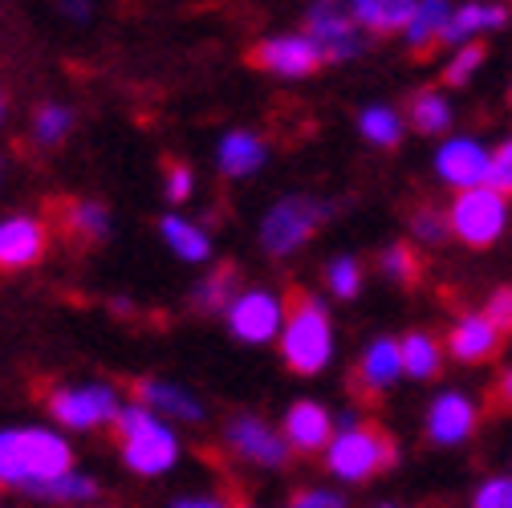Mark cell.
Returning <instances> with one entry per match:
<instances>
[{"label": "cell", "instance_id": "obj_1", "mask_svg": "<svg viewBox=\"0 0 512 508\" xmlns=\"http://www.w3.org/2000/svg\"><path fill=\"white\" fill-rule=\"evenodd\" d=\"M66 472H70V448L61 435L45 427L0 431V484L37 492Z\"/></svg>", "mask_w": 512, "mask_h": 508}, {"label": "cell", "instance_id": "obj_2", "mask_svg": "<svg viewBox=\"0 0 512 508\" xmlns=\"http://www.w3.org/2000/svg\"><path fill=\"white\" fill-rule=\"evenodd\" d=\"M114 431H118V443H122L126 468H135L139 476H159L179 460V443H175L171 427H163L143 407H118Z\"/></svg>", "mask_w": 512, "mask_h": 508}, {"label": "cell", "instance_id": "obj_3", "mask_svg": "<svg viewBox=\"0 0 512 508\" xmlns=\"http://www.w3.org/2000/svg\"><path fill=\"white\" fill-rule=\"evenodd\" d=\"M281 350L297 374L326 370V362L334 354V330H330V317L317 297H297L293 313L281 322Z\"/></svg>", "mask_w": 512, "mask_h": 508}, {"label": "cell", "instance_id": "obj_4", "mask_svg": "<svg viewBox=\"0 0 512 508\" xmlns=\"http://www.w3.org/2000/svg\"><path fill=\"white\" fill-rule=\"evenodd\" d=\"M330 472L338 480H370L378 468L395 464V443L374 427H342L330 435Z\"/></svg>", "mask_w": 512, "mask_h": 508}, {"label": "cell", "instance_id": "obj_5", "mask_svg": "<svg viewBox=\"0 0 512 508\" xmlns=\"http://www.w3.org/2000/svg\"><path fill=\"white\" fill-rule=\"evenodd\" d=\"M504 224H508V204H504V196L488 192V187L460 192V200L452 204V216H447V232H456L472 248L496 244L504 236Z\"/></svg>", "mask_w": 512, "mask_h": 508}, {"label": "cell", "instance_id": "obj_6", "mask_svg": "<svg viewBox=\"0 0 512 508\" xmlns=\"http://www.w3.org/2000/svg\"><path fill=\"white\" fill-rule=\"evenodd\" d=\"M330 216V208L326 204H313V200H281L269 216H265V228H261V240H265V248L273 252V257H285V252H293V248H301L313 232H317V224H322Z\"/></svg>", "mask_w": 512, "mask_h": 508}, {"label": "cell", "instance_id": "obj_7", "mask_svg": "<svg viewBox=\"0 0 512 508\" xmlns=\"http://www.w3.org/2000/svg\"><path fill=\"white\" fill-rule=\"evenodd\" d=\"M285 322V305L269 289H248L228 305V330L240 342H269L281 334Z\"/></svg>", "mask_w": 512, "mask_h": 508}, {"label": "cell", "instance_id": "obj_8", "mask_svg": "<svg viewBox=\"0 0 512 508\" xmlns=\"http://www.w3.org/2000/svg\"><path fill=\"white\" fill-rule=\"evenodd\" d=\"M49 411L66 423V427H78V431H90L98 423H114L118 415V395L98 383V387H74V391H57L49 399Z\"/></svg>", "mask_w": 512, "mask_h": 508}, {"label": "cell", "instance_id": "obj_9", "mask_svg": "<svg viewBox=\"0 0 512 508\" xmlns=\"http://www.w3.org/2000/svg\"><path fill=\"white\" fill-rule=\"evenodd\" d=\"M305 37L317 49H322V61H346V57H354L362 49L358 25L338 5H313L309 9V33Z\"/></svg>", "mask_w": 512, "mask_h": 508}, {"label": "cell", "instance_id": "obj_10", "mask_svg": "<svg viewBox=\"0 0 512 508\" xmlns=\"http://www.w3.org/2000/svg\"><path fill=\"white\" fill-rule=\"evenodd\" d=\"M256 61L273 74H285V78H305L322 66V49H317L305 33L297 37H273L265 45H256Z\"/></svg>", "mask_w": 512, "mask_h": 508}, {"label": "cell", "instance_id": "obj_11", "mask_svg": "<svg viewBox=\"0 0 512 508\" xmlns=\"http://www.w3.org/2000/svg\"><path fill=\"white\" fill-rule=\"evenodd\" d=\"M435 171L452 183V187H484V171H488V151L476 139H447L435 155Z\"/></svg>", "mask_w": 512, "mask_h": 508}, {"label": "cell", "instance_id": "obj_12", "mask_svg": "<svg viewBox=\"0 0 512 508\" xmlns=\"http://www.w3.org/2000/svg\"><path fill=\"white\" fill-rule=\"evenodd\" d=\"M228 443L252 464H265V468H281L289 460V448H285V439L273 435L261 419H236L228 423Z\"/></svg>", "mask_w": 512, "mask_h": 508}, {"label": "cell", "instance_id": "obj_13", "mask_svg": "<svg viewBox=\"0 0 512 508\" xmlns=\"http://www.w3.org/2000/svg\"><path fill=\"white\" fill-rule=\"evenodd\" d=\"M45 252V228L29 216H13L0 224V269H25L41 261Z\"/></svg>", "mask_w": 512, "mask_h": 508}, {"label": "cell", "instance_id": "obj_14", "mask_svg": "<svg viewBox=\"0 0 512 508\" xmlns=\"http://www.w3.org/2000/svg\"><path fill=\"white\" fill-rule=\"evenodd\" d=\"M334 435V419L326 415V407L317 403H293L289 415H285V448H297V452H317L326 448Z\"/></svg>", "mask_w": 512, "mask_h": 508}, {"label": "cell", "instance_id": "obj_15", "mask_svg": "<svg viewBox=\"0 0 512 508\" xmlns=\"http://www.w3.org/2000/svg\"><path fill=\"white\" fill-rule=\"evenodd\" d=\"M476 427V407L464 395H439L427 415V431L435 443H464Z\"/></svg>", "mask_w": 512, "mask_h": 508}, {"label": "cell", "instance_id": "obj_16", "mask_svg": "<svg viewBox=\"0 0 512 508\" xmlns=\"http://www.w3.org/2000/svg\"><path fill=\"white\" fill-rule=\"evenodd\" d=\"M508 21V5H460L447 13L443 29H439V41L443 45H464L472 33H484V29H500Z\"/></svg>", "mask_w": 512, "mask_h": 508}, {"label": "cell", "instance_id": "obj_17", "mask_svg": "<svg viewBox=\"0 0 512 508\" xmlns=\"http://www.w3.org/2000/svg\"><path fill=\"white\" fill-rule=\"evenodd\" d=\"M135 391H139V399H143L139 407L151 411V415H175V419H200V415H204L200 399L187 395V391H179L175 383H155V378H143Z\"/></svg>", "mask_w": 512, "mask_h": 508}, {"label": "cell", "instance_id": "obj_18", "mask_svg": "<svg viewBox=\"0 0 512 508\" xmlns=\"http://www.w3.org/2000/svg\"><path fill=\"white\" fill-rule=\"evenodd\" d=\"M447 346H452V354H456L460 362H484V358L496 354L500 334H496V326L488 322V317L476 313V317H464V322L452 330Z\"/></svg>", "mask_w": 512, "mask_h": 508}, {"label": "cell", "instance_id": "obj_19", "mask_svg": "<svg viewBox=\"0 0 512 508\" xmlns=\"http://www.w3.org/2000/svg\"><path fill=\"white\" fill-rule=\"evenodd\" d=\"M411 13H415L411 0H358V5H350V21L374 29V33L407 29Z\"/></svg>", "mask_w": 512, "mask_h": 508}, {"label": "cell", "instance_id": "obj_20", "mask_svg": "<svg viewBox=\"0 0 512 508\" xmlns=\"http://www.w3.org/2000/svg\"><path fill=\"white\" fill-rule=\"evenodd\" d=\"M265 163V143L252 139L244 131H232L228 139H220V171L228 179H240V175H252L256 167Z\"/></svg>", "mask_w": 512, "mask_h": 508}, {"label": "cell", "instance_id": "obj_21", "mask_svg": "<svg viewBox=\"0 0 512 508\" xmlns=\"http://www.w3.org/2000/svg\"><path fill=\"white\" fill-rule=\"evenodd\" d=\"M399 374H403V366H399V342L378 338V342L366 350V358H362V383H366L370 391H387Z\"/></svg>", "mask_w": 512, "mask_h": 508}, {"label": "cell", "instance_id": "obj_22", "mask_svg": "<svg viewBox=\"0 0 512 508\" xmlns=\"http://www.w3.org/2000/svg\"><path fill=\"white\" fill-rule=\"evenodd\" d=\"M159 232H163V240H167V244L179 252L183 261H204L208 252H212L208 232H204V228H196L191 220H183V216H163Z\"/></svg>", "mask_w": 512, "mask_h": 508}, {"label": "cell", "instance_id": "obj_23", "mask_svg": "<svg viewBox=\"0 0 512 508\" xmlns=\"http://www.w3.org/2000/svg\"><path fill=\"white\" fill-rule=\"evenodd\" d=\"M399 366H403V374H411V378H431V374H439V346H435V338H427V334H407V338L399 342Z\"/></svg>", "mask_w": 512, "mask_h": 508}, {"label": "cell", "instance_id": "obj_24", "mask_svg": "<svg viewBox=\"0 0 512 508\" xmlns=\"http://www.w3.org/2000/svg\"><path fill=\"white\" fill-rule=\"evenodd\" d=\"M447 9L443 0H423V5H415V13H411V21H407V41H411V49H427L431 41H439V29H443V21H447Z\"/></svg>", "mask_w": 512, "mask_h": 508}, {"label": "cell", "instance_id": "obj_25", "mask_svg": "<svg viewBox=\"0 0 512 508\" xmlns=\"http://www.w3.org/2000/svg\"><path fill=\"white\" fill-rule=\"evenodd\" d=\"M358 131H362L370 143H378V147H395L399 135H403V122H399V114L387 110V106H370V110H362V118H358Z\"/></svg>", "mask_w": 512, "mask_h": 508}, {"label": "cell", "instance_id": "obj_26", "mask_svg": "<svg viewBox=\"0 0 512 508\" xmlns=\"http://www.w3.org/2000/svg\"><path fill=\"white\" fill-rule=\"evenodd\" d=\"M411 122L419 126L423 135H435V131H447V122H452V106H447V98H439V94H419L415 102H411Z\"/></svg>", "mask_w": 512, "mask_h": 508}, {"label": "cell", "instance_id": "obj_27", "mask_svg": "<svg viewBox=\"0 0 512 508\" xmlns=\"http://www.w3.org/2000/svg\"><path fill=\"white\" fill-rule=\"evenodd\" d=\"M232 285H236V269H216L204 285H196V305H200V309H208V313L228 309Z\"/></svg>", "mask_w": 512, "mask_h": 508}, {"label": "cell", "instance_id": "obj_28", "mask_svg": "<svg viewBox=\"0 0 512 508\" xmlns=\"http://www.w3.org/2000/svg\"><path fill=\"white\" fill-rule=\"evenodd\" d=\"M94 492H98V488H94V480H90V476H78V472H66V476L49 480L45 488H37V496L66 500V504H74V500H90Z\"/></svg>", "mask_w": 512, "mask_h": 508}, {"label": "cell", "instance_id": "obj_29", "mask_svg": "<svg viewBox=\"0 0 512 508\" xmlns=\"http://www.w3.org/2000/svg\"><path fill=\"white\" fill-rule=\"evenodd\" d=\"M66 131H70V110L66 106H45L41 114H37V122H33V135H37V143H57V139H66Z\"/></svg>", "mask_w": 512, "mask_h": 508}, {"label": "cell", "instance_id": "obj_30", "mask_svg": "<svg viewBox=\"0 0 512 508\" xmlns=\"http://www.w3.org/2000/svg\"><path fill=\"white\" fill-rule=\"evenodd\" d=\"M326 285L338 293V297H354L358 285H362V265L354 257H338L330 269H326Z\"/></svg>", "mask_w": 512, "mask_h": 508}, {"label": "cell", "instance_id": "obj_31", "mask_svg": "<svg viewBox=\"0 0 512 508\" xmlns=\"http://www.w3.org/2000/svg\"><path fill=\"white\" fill-rule=\"evenodd\" d=\"M378 269L387 273V277H395V281H415L419 277V261H415V252L407 244H395V248L382 252Z\"/></svg>", "mask_w": 512, "mask_h": 508}, {"label": "cell", "instance_id": "obj_32", "mask_svg": "<svg viewBox=\"0 0 512 508\" xmlns=\"http://www.w3.org/2000/svg\"><path fill=\"white\" fill-rule=\"evenodd\" d=\"M508 183H512V147H508V143H500V147L488 155L484 187H488V192H496V196H504V192H508Z\"/></svg>", "mask_w": 512, "mask_h": 508}, {"label": "cell", "instance_id": "obj_33", "mask_svg": "<svg viewBox=\"0 0 512 508\" xmlns=\"http://www.w3.org/2000/svg\"><path fill=\"white\" fill-rule=\"evenodd\" d=\"M70 228H78L82 236L98 240V236H106L110 216H106V208H102V204H74V208H70Z\"/></svg>", "mask_w": 512, "mask_h": 508}, {"label": "cell", "instance_id": "obj_34", "mask_svg": "<svg viewBox=\"0 0 512 508\" xmlns=\"http://www.w3.org/2000/svg\"><path fill=\"white\" fill-rule=\"evenodd\" d=\"M480 61H484V49L480 45H464L456 57H452V66L443 70V78H447V86H464L476 70H480Z\"/></svg>", "mask_w": 512, "mask_h": 508}, {"label": "cell", "instance_id": "obj_35", "mask_svg": "<svg viewBox=\"0 0 512 508\" xmlns=\"http://www.w3.org/2000/svg\"><path fill=\"white\" fill-rule=\"evenodd\" d=\"M476 508H512V484H508V476L488 480V484L476 492Z\"/></svg>", "mask_w": 512, "mask_h": 508}, {"label": "cell", "instance_id": "obj_36", "mask_svg": "<svg viewBox=\"0 0 512 508\" xmlns=\"http://www.w3.org/2000/svg\"><path fill=\"white\" fill-rule=\"evenodd\" d=\"M484 317L496 326V334H504L512 326V297H508V289H496V297H492V305H488Z\"/></svg>", "mask_w": 512, "mask_h": 508}, {"label": "cell", "instance_id": "obj_37", "mask_svg": "<svg viewBox=\"0 0 512 508\" xmlns=\"http://www.w3.org/2000/svg\"><path fill=\"white\" fill-rule=\"evenodd\" d=\"M415 236L427 240V244H439V240L447 236V220L435 216V212H419V216H415Z\"/></svg>", "mask_w": 512, "mask_h": 508}, {"label": "cell", "instance_id": "obj_38", "mask_svg": "<svg viewBox=\"0 0 512 508\" xmlns=\"http://www.w3.org/2000/svg\"><path fill=\"white\" fill-rule=\"evenodd\" d=\"M191 183H196V179H191V171H187L183 163H171V167H167V196H171L175 204L191 196Z\"/></svg>", "mask_w": 512, "mask_h": 508}, {"label": "cell", "instance_id": "obj_39", "mask_svg": "<svg viewBox=\"0 0 512 508\" xmlns=\"http://www.w3.org/2000/svg\"><path fill=\"white\" fill-rule=\"evenodd\" d=\"M293 508H346V500L338 496V492H301L297 500H293Z\"/></svg>", "mask_w": 512, "mask_h": 508}, {"label": "cell", "instance_id": "obj_40", "mask_svg": "<svg viewBox=\"0 0 512 508\" xmlns=\"http://www.w3.org/2000/svg\"><path fill=\"white\" fill-rule=\"evenodd\" d=\"M175 508H228L220 496H196V500H175Z\"/></svg>", "mask_w": 512, "mask_h": 508}, {"label": "cell", "instance_id": "obj_41", "mask_svg": "<svg viewBox=\"0 0 512 508\" xmlns=\"http://www.w3.org/2000/svg\"><path fill=\"white\" fill-rule=\"evenodd\" d=\"M0 114H5V102H0Z\"/></svg>", "mask_w": 512, "mask_h": 508}]
</instances>
